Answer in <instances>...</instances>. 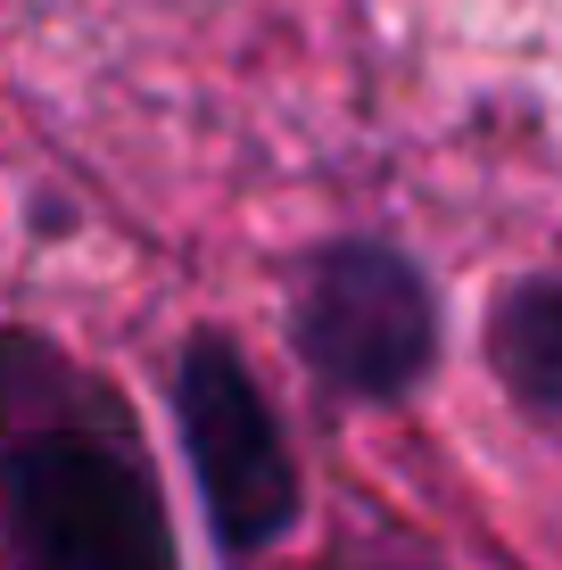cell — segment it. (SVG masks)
Masks as SVG:
<instances>
[{
  "mask_svg": "<svg viewBox=\"0 0 562 570\" xmlns=\"http://www.w3.org/2000/svg\"><path fill=\"white\" fill-rule=\"evenodd\" d=\"M289 347L339 397H414L438 364V298L431 273L390 240L315 248L289 298Z\"/></svg>",
  "mask_w": 562,
  "mask_h": 570,
  "instance_id": "cell-2",
  "label": "cell"
},
{
  "mask_svg": "<svg viewBox=\"0 0 562 570\" xmlns=\"http://www.w3.org/2000/svg\"><path fill=\"white\" fill-rule=\"evenodd\" d=\"M489 364L530 414L562 422V273H530V282L496 289L489 306Z\"/></svg>",
  "mask_w": 562,
  "mask_h": 570,
  "instance_id": "cell-4",
  "label": "cell"
},
{
  "mask_svg": "<svg viewBox=\"0 0 562 570\" xmlns=\"http://www.w3.org/2000/svg\"><path fill=\"white\" fill-rule=\"evenodd\" d=\"M0 546L9 570H183L125 405L0 331Z\"/></svg>",
  "mask_w": 562,
  "mask_h": 570,
  "instance_id": "cell-1",
  "label": "cell"
},
{
  "mask_svg": "<svg viewBox=\"0 0 562 570\" xmlns=\"http://www.w3.org/2000/svg\"><path fill=\"white\" fill-rule=\"evenodd\" d=\"M174 422H183V455H190V480H199L207 529H216L224 554H265L298 529L289 439L224 331H199L174 356Z\"/></svg>",
  "mask_w": 562,
  "mask_h": 570,
  "instance_id": "cell-3",
  "label": "cell"
}]
</instances>
